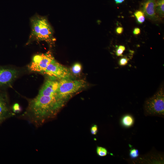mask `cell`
Here are the masks:
<instances>
[{
  "label": "cell",
  "mask_w": 164,
  "mask_h": 164,
  "mask_svg": "<svg viewBox=\"0 0 164 164\" xmlns=\"http://www.w3.org/2000/svg\"><path fill=\"white\" fill-rule=\"evenodd\" d=\"M64 102L56 96L38 95L29 100L28 108L22 117L38 127L54 117Z\"/></svg>",
  "instance_id": "6da1fadb"
},
{
  "label": "cell",
  "mask_w": 164,
  "mask_h": 164,
  "mask_svg": "<svg viewBox=\"0 0 164 164\" xmlns=\"http://www.w3.org/2000/svg\"><path fill=\"white\" fill-rule=\"evenodd\" d=\"M31 32L29 41H45L51 43L53 41V29L47 19L35 15L31 19Z\"/></svg>",
  "instance_id": "7a4b0ae2"
},
{
  "label": "cell",
  "mask_w": 164,
  "mask_h": 164,
  "mask_svg": "<svg viewBox=\"0 0 164 164\" xmlns=\"http://www.w3.org/2000/svg\"><path fill=\"white\" fill-rule=\"evenodd\" d=\"M86 85V82L83 80L60 79L59 81L57 96L65 101L73 94L84 88Z\"/></svg>",
  "instance_id": "3957f363"
},
{
  "label": "cell",
  "mask_w": 164,
  "mask_h": 164,
  "mask_svg": "<svg viewBox=\"0 0 164 164\" xmlns=\"http://www.w3.org/2000/svg\"><path fill=\"white\" fill-rule=\"evenodd\" d=\"M144 112L146 115L163 117L164 115V92L163 87L145 101Z\"/></svg>",
  "instance_id": "277c9868"
},
{
  "label": "cell",
  "mask_w": 164,
  "mask_h": 164,
  "mask_svg": "<svg viewBox=\"0 0 164 164\" xmlns=\"http://www.w3.org/2000/svg\"><path fill=\"white\" fill-rule=\"evenodd\" d=\"M54 59L50 52L36 55L33 57L29 68L32 71L43 73L48 65Z\"/></svg>",
  "instance_id": "5b68a950"
},
{
  "label": "cell",
  "mask_w": 164,
  "mask_h": 164,
  "mask_svg": "<svg viewBox=\"0 0 164 164\" xmlns=\"http://www.w3.org/2000/svg\"><path fill=\"white\" fill-rule=\"evenodd\" d=\"M43 73L51 77L60 80L70 78L71 76L69 69L54 59L48 65Z\"/></svg>",
  "instance_id": "8992f818"
},
{
  "label": "cell",
  "mask_w": 164,
  "mask_h": 164,
  "mask_svg": "<svg viewBox=\"0 0 164 164\" xmlns=\"http://www.w3.org/2000/svg\"><path fill=\"white\" fill-rule=\"evenodd\" d=\"M59 81L52 79L46 80L40 90L38 95L48 96H57Z\"/></svg>",
  "instance_id": "52a82bcc"
},
{
  "label": "cell",
  "mask_w": 164,
  "mask_h": 164,
  "mask_svg": "<svg viewBox=\"0 0 164 164\" xmlns=\"http://www.w3.org/2000/svg\"><path fill=\"white\" fill-rule=\"evenodd\" d=\"M18 73L15 69L0 67V85L10 84L17 77Z\"/></svg>",
  "instance_id": "ba28073f"
},
{
  "label": "cell",
  "mask_w": 164,
  "mask_h": 164,
  "mask_svg": "<svg viewBox=\"0 0 164 164\" xmlns=\"http://www.w3.org/2000/svg\"><path fill=\"white\" fill-rule=\"evenodd\" d=\"M155 0H145L142 4L144 13L150 18H153L155 17Z\"/></svg>",
  "instance_id": "9c48e42d"
},
{
  "label": "cell",
  "mask_w": 164,
  "mask_h": 164,
  "mask_svg": "<svg viewBox=\"0 0 164 164\" xmlns=\"http://www.w3.org/2000/svg\"><path fill=\"white\" fill-rule=\"evenodd\" d=\"M0 114L8 118L13 116L15 114L10 108L6 98L0 94Z\"/></svg>",
  "instance_id": "30bf717a"
},
{
  "label": "cell",
  "mask_w": 164,
  "mask_h": 164,
  "mask_svg": "<svg viewBox=\"0 0 164 164\" xmlns=\"http://www.w3.org/2000/svg\"><path fill=\"white\" fill-rule=\"evenodd\" d=\"M121 124L125 127H129L133 124V118L130 115H126L123 117L121 119Z\"/></svg>",
  "instance_id": "8fae6325"
},
{
  "label": "cell",
  "mask_w": 164,
  "mask_h": 164,
  "mask_svg": "<svg viewBox=\"0 0 164 164\" xmlns=\"http://www.w3.org/2000/svg\"><path fill=\"white\" fill-rule=\"evenodd\" d=\"M164 0H158L156 2L155 9L159 14L162 16L164 15Z\"/></svg>",
  "instance_id": "7c38bea8"
},
{
  "label": "cell",
  "mask_w": 164,
  "mask_h": 164,
  "mask_svg": "<svg viewBox=\"0 0 164 164\" xmlns=\"http://www.w3.org/2000/svg\"><path fill=\"white\" fill-rule=\"evenodd\" d=\"M134 14L137 21L139 23H142L144 22L145 18L143 12L140 11H137L135 12Z\"/></svg>",
  "instance_id": "4fadbf2b"
},
{
  "label": "cell",
  "mask_w": 164,
  "mask_h": 164,
  "mask_svg": "<svg viewBox=\"0 0 164 164\" xmlns=\"http://www.w3.org/2000/svg\"><path fill=\"white\" fill-rule=\"evenodd\" d=\"M81 69V65L80 63H76L72 67L71 70L73 73L74 74L77 75L80 73Z\"/></svg>",
  "instance_id": "5bb4252c"
},
{
  "label": "cell",
  "mask_w": 164,
  "mask_h": 164,
  "mask_svg": "<svg viewBox=\"0 0 164 164\" xmlns=\"http://www.w3.org/2000/svg\"><path fill=\"white\" fill-rule=\"evenodd\" d=\"M96 152L97 154L101 157L105 156L108 153V151L106 149L100 146L97 147Z\"/></svg>",
  "instance_id": "9a60e30c"
},
{
  "label": "cell",
  "mask_w": 164,
  "mask_h": 164,
  "mask_svg": "<svg viewBox=\"0 0 164 164\" xmlns=\"http://www.w3.org/2000/svg\"><path fill=\"white\" fill-rule=\"evenodd\" d=\"M129 155L132 158H135L139 155L138 150L135 149H131L130 150Z\"/></svg>",
  "instance_id": "2e32d148"
},
{
  "label": "cell",
  "mask_w": 164,
  "mask_h": 164,
  "mask_svg": "<svg viewBox=\"0 0 164 164\" xmlns=\"http://www.w3.org/2000/svg\"><path fill=\"white\" fill-rule=\"evenodd\" d=\"M125 47L124 46H119L116 51V55L118 56H122V53L125 50Z\"/></svg>",
  "instance_id": "e0dca14e"
},
{
  "label": "cell",
  "mask_w": 164,
  "mask_h": 164,
  "mask_svg": "<svg viewBox=\"0 0 164 164\" xmlns=\"http://www.w3.org/2000/svg\"><path fill=\"white\" fill-rule=\"evenodd\" d=\"M129 59L127 57H122L121 58L119 61V64L120 66H124L128 63Z\"/></svg>",
  "instance_id": "ac0fdd59"
},
{
  "label": "cell",
  "mask_w": 164,
  "mask_h": 164,
  "mask_svg": "<svg viewBox=\"0 0 164 164\" xmlns=\"http://www.w3.org/2000/svg\"><path fill=\"white\" fill-rule=\"evenodd\" d=\"M98 131L97 126L96 125H94L91 127V132L92 134L96 135Z\"/></svg>",
  "instance_id": "d6986e66"
},
{
  "label": "cell",
  "mask_w": 164,
  "mask_h": 164,
  "mask_svg": "<svg viewBox=\"0 0 164 164\" xmlns=\"http://www.w3.org/2000/svg\"><path fill=\"white\" fill-rule=\"evenodd\" d=\"M140 32V29L138 28H135L133 30V33L134 35H137Z\"/></svg>",
  "instance_id": "ffe728a7"
},
{
  "label": "cell",
  "mask_w": 164,
  "mask_h": 164,
  "mask_svg": "<svg viewBox=\"0 0 164 164\" xmlns=\"http://www.w3.org/2000/svg\"><path fill=\"white\" fill-rule=\"evenodd\" d=\"M123 31V29L122 27H119L117 28L116 32L118 34H121Z\"/></svg>",
  "instance_id": "44dd1931"
},
{
  "label": "cell",
  "mask_w": 164,
  "mask_h": 164,
  "mask_svg": "<svg viewBox=\"0 0 164 164\" xmlns=\"http://www.w3.org/2000/svg\"><path fill=\"white\" fill-rule=\"evenodd\" d=\"M7 118L6 117L0 114V124Z\"/></svg>",
  "instance_id": "7402d4cb"
},
{
  "label": "cell",
  "mask_w": 164,
  "mask_h": 164,
  "mask_svg": "<svg viewBox=\"0 0 164 164\" xmlns=\"http://www.w3.org/2000/svg\"><path fill=\"white\" fill-rule=\"evenodd\" d=\"M125 0H114L116 4H120L123 2Z\"/></svg>",
  "instance_id": "603a6c76"
}]
</instances>
